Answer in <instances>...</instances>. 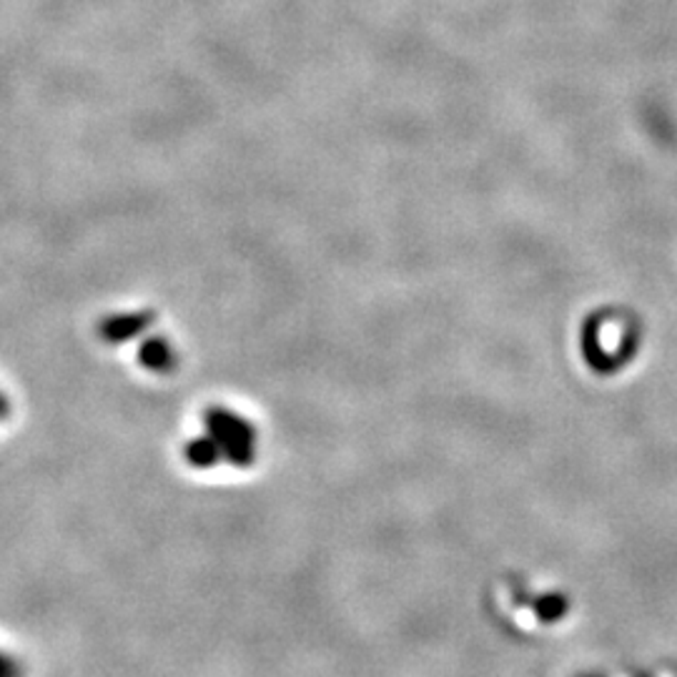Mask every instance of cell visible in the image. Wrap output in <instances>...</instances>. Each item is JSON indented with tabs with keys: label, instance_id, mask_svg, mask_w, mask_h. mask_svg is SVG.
<instances>
[{
	"label": "cell",
	"instance_id": "1",
	"mask_svg": "<svg viewBox=\"0 0 677 677\" xmlns=\"http://www.w3.org/2000/svg\"><path fill=\"white\" fill-rule=\"evenodd\" d=\"M268 447L264 414L236 396H209L183 416L176 440L183 469L197 475H248L262 467Z\"/></svg>",
	"mask_w": 677,
	"mask_h": 677
},
{
	"label": "cell",
	"instance_id": "2",
	"mask_svg": "<svg viewBox=\"0 0 677 677\" xmlns=\"http://www.w3.org/2000/svg\"><path fill=\"white\" fill-rule=\"evenodd\" d=\"M98 337L104 345L124 349L128 367L146 379H169L183 364L187 349L176 334L163 327V314L156 309H134L108 314L98 321Z\"/></svg>",
	"mask_w": 677,
	"mask_h": 677
},
{
	"label": "cell",
	"instance_id": "3",
	"mask_svg": "<svg viewBox=\"0 0 677 677\" xmlns=\"http://www.w3.org/2000/svg\"><path fill=\"white\" fill-rule=\"evenodd\" d=\"M0 677H21V670L8 655H0Z\"/></svg>",
	"mask_w": 677,
	"mask_h": 677
},
{
	"label": "cell",
	"instance_id": "4",
	"mask_svg": "<svg viewBox=\"0 0 677 677\" xmlns=\"http://www.w3.org/2000/svg\"><path fill=\"white\" fill-rule=\"evenodd\" d=\"M11 416V399L0 392V420H8Z\"/></svg>",
	"mask_w": 677,
	"mask_h": 677
}]
</instances>
